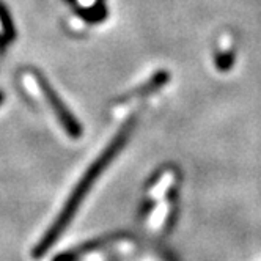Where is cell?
<instances>
[{
  "instance_id": "1",
  "label": "cell",
  "mask_w": 261,
  "mask_h": 261,
  "mask_svg": "<svg viewBox=\"0 0 261 261\" xmlns=\"http://www.w3.org/2000/svg\"><path fill=\"white\" fill-rule=\"evenodd\" d=\"M134 126H136V120L134 118H130L127 123H124V126L118 130L117 136L112 139L110 143L106 146V150L95 159V162H93L88 167L87 172L82 175L81 181L77 182V186L71 192L68 201L65 203V206L62 208V211L57 216V219L52 222V225L47 228V231L44 233L41 241L33 249V256L35 258L43 256L55 244V242H57L60 234L66 230V227L69 225V222L72 220V217L76 216V213L79 211L81 204L84 203L87 194L93 188V184L98 181V178L104 173V170L110 165V162L114 161L120 154V151L123 150V146L129 140L130 134H133Z\"/></svg>"
},
{
  "instance_id": "2",
  "label": "cell",
  "mask_w": 261,
  "mask_h": 261,
  "mask_svg": "<svg viewBox=\"0 0 261 261\" xmlns=\"http://www.w3.org/2000/svg\"><path fill=\"white\" fill-rule=\"evenodd\" d=\"M22 84L32 93V95H38L44 99V102L54 112L55 118L59 120V123L63 126V129L66 130L69 137L79 139L82 136V127H81L79 121L72 117V114L60 101V98L57 96V93L49 87V84L41 76H38V74L32 72V71L24 72L22 74Z\"/></svg>"
},
{
  "instance_id": "3",
  "label": "cell",
  "mask_w": 261,
  "mask_h": 261,
  "mask_svg": "<svg viewBox=\"0 0 261 261\" xmlns=\"http://www.w3.org/2000/svg\"><path fill=\"white\" fill-rule=\"evenodd\" d=\"M167 81H169V72H167V71H161V72L156 74V76H153L146 84H143L142 87H139V88H136V90L130 91L129 95H127V98L145 96V95H148V93H151V91L161 88L162 85H165Z\"/></svg>"
},
{
  "instance_id": "4",
  "label": "cell",
  "mask_w": 261,
  "mask_h": 261,
  "mask_svg": "<svg viewBox=\"0 0 261 261\" xmlns=\"http://www.w3.org/2000/svg\"><path fill=\"white\" fill-rule=\"evenodd\" d=\"M2 102H4V93L0 91V104H2Z\"/></svg>"
}]
</instances>
